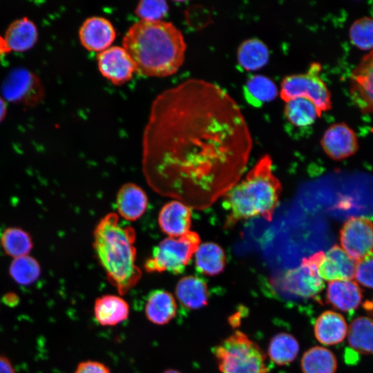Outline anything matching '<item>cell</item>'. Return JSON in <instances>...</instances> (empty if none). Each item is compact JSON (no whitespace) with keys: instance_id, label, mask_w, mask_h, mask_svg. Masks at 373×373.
<instances>
[{"instance_id":"obj_35","label":"cell","mask_w":373,"mask_h":373,"mask_svg":"<svg viewBox=\"0 0 373 373\" xmlns=\"http://www.w3.org/2000/svg\"><path fill=\"white\" fill-rule=\"evenodd\" d=\"M354 278L362 285L373 288V254L356 261Z\"/></svg>"},{"instance_id":"obj_29","label":"cell","mask_w":373,"mask_h":373,"mask_svg":"<svg viewBox=\"0 0 373 373\" xmlns=\"http://www.w3.org/2000/svg\"><path fill=\"white\" fill-rule=\"evenodd\" d=\"M299 352V344L291 334L280 332L270 340L268 355L271 361L278 365H285L294 361Z\"/></svg>"},{"instance_id":"obj_34","label":"cell","mask_w":373,"mask_h":373,"mask_svg":"<svg viewBox=\"0 0 373 373\" xmlns=\"http://www.w3.org/2000/svg\"><path fill=\"white\" fill-rule=\"evenodd\" d=\"M168 5L164 1H142L135 10L140 19L148 21H159L168 12Z\"/></svg>"},{"instance_id":"obj_40","label":"cell","mask_w":373,"mask_h":373,"mask_svg":"<svg viewBox=\"0 0 373 373\" xmlns=\"http://www.w3.org/2000/svg\"><path fill=\"white\" fill-rule=\"evenodd\" d=\"M9 50L8 48L6 46V44L3 39V38L0 37V57L8 52Z\"/></svg>"},{"instance_id":"obj_38","label":"cell","mask_w":373,"mask_h":373,"mask_svg":"<svg viewBox=\"0 0 373 373\" xmlns=\"http://www.w3.org/2000/svg\"><path fill=\"white\" fill-rule=\"evenodd\" d=\"M3 300L5 305L10 307H14L19 303V298L15 293H8L5 294L3 298Z\"/></svg>"},{"instance_id":"obj_2","label":"cell","mask_w":373,"mask_h":373,"mask_svg":"<svg viewBox=\"0 0 373 373\" xmlns=\"http://www.w3.org/2000/svg\"><path fill=\"white\" fill-rule=\"evenodd\" d=\"M122 47L135 73L146 77H167L182 65L186 45L182 32L172 23L140 19L125 34Z\"/></svg>"},{"instance_id":"obj_6","label":"cell","mask_w":373,"mask_h":373,"mask_svg":"<svg viewBox=\"0 0 373 373\" xmlns=\"http://www.w3.org/2000/svg\"><path fill=\"white\" fill-rule=\"evenodd\" d=\"M200 245V238L195 231H189L178 238L167 237L154 247L151 256L144 263V269L149 273L181 274Z\"/></svg>"},{"instance_id":"obj_26","label":"cell","mask_w":373,"mask_h":373,"mask_svg":"<svg viewBox=\"0 0 373 373\" xmlns=\"http://www.w3.org/2000/svg\"><path fill=\"white\" fill-rule=\"evenodd\" d=\"M244 97L248 104L260 107L263 104L274 100L278 94L274 82L263 75H253L243 86Z\"/></svg>"},{"instance_id":"obj_17","label":"cell","mask_w":373,"mask_h":373,"mask_svg":"<svg viewBox=\"0 0 373 373\" xmlns=\"http://www.w3.org/2000/svg\"><path fill=\"white\" fill-rule=\"evenodd\" d=\"M175 298L185 309H199L208 304L209 294L206 282L195 276L181 278L175 287Z\"/></svg>"},{"instance_id":"obj_16","label":"cell","mask_w":373,"mask_h":373,"mask_svg":"<svg viewBox=\"0 0 373 373\" xmlns=\"http://www.w3.org/2000/svg\"><path fill=\"white\" fill-rule=\"evenodd\" d=\"M158 224L168 237H180L190 231L191 209L180 201L171 200L161 208Z\"/></svg>"},{"instance_id":"obj_24","label":"cell","mask_w":373,"mask_h":373,"mask_svg":"<svg viewBox=\"0 0 373 373\" xmlns=\"http://www.w3.org/2000/svg\"><path fill=\"white\" fill-rule=\"evenodd\" d=\"M269 56L268 46L258 38L244 40L237 50L238 65L247 71L260 69L267 64Z\"/></svg>"},{"instance_id":"obj_9","label":"cell","mask_w":373,"mask_h":373,"mask_svg":"<svg viewBox=\"0 0 373 373\" xmlns=\"http://www.w3.org/2000/svg\"><path fill=\"white\" fill-rule=\"evenodd\" d=\"M3 98L8 102L34 105L43 97L39 78L23 68L11 70L1 84Z\"/></svg>"},{"instance_id":"obj_12","label":"cell","mask_w":373,"mask_h":373,"mask_svg":"<svg viewBox=\"0 0 373 373\" xmlns=\"http://www.w3.org/2000/svg\"><path fill=\"white\" fill-rule=\"evenodd\" d=\"M321 145L325 154L334 160H341L354 155L358 149L354 131L345 122L330 125L325 131Z\"/></svg>"},{"instance_id":"obj_8","label":"cell","mask_w":373,"mask_h":373,"mask_svg":"<svg viewBox=\"0 0 373 373\" xmlns=\"http://www.w3.org/2000/svg\"><path fill=\"white\" fill-rule=\"evenodd\" d=\"M323 254L318 251L304 258L300 265L287 270L282 277L283 290L305 298L315 297L323 289L324 281L318 272V265Z\"/></svg>"},{"instance_id":"obj_22","label":"cell","mask_w":373,"mask_h":373,"mask_svg":"<svg viewBox=\"0 0 373 373\" xmlns=\"http://www.w3.org/2000/svg\"><path fill=\"white\" fill-rule=\"evenodd\" d=\"M314 332L321 343L332 345L343 341L347 332V326L340 314L325 311L316 318Z\"/></svg>"},{"instance_id":"obj_31","label":"cell","mask_w":373,"mask_h":373,"mask_svg":"<svg viewBox=\"0 0 373 373\" xmlns=\"http://www.w3.org/2000/svg\"><path fill=\"white\" fill-rule=\"evenodd\" d=\"M0 244L5 254L14 258L28 256L33 246L29 233L17 227L6 229L1 235Z\"/></svg>"},{"instance_id":"obj_14","label":"cell","mask_w":373,"mask_h":373,"mask_svg":"<svg viewBox=\"0 0 373 373\" xmlns=\"http://www.w3.org/2000/svg\"><path fill=\"white\" fill-rule=\"evenodd\" d=\"M356 261L338 245L324 253L318 265V272L327 281L352 280L354 278Z\"/></svg>"},{"instance_id":"obj_18","label":"cell","mask_w":373,"mask_h":373,"mask_svg":"<svg viewBox=\"0 0 373 373\" xmlns=\"http://www.w3.org/2000/svg\"><path fill=\"white\" fill-rule=\"evenodd\" d=\"M148 197L145 191L134 183H126L117 192L116 207L119 215L128 221H135L146 211Z\"/></svg>"},{"instance_id":"obj_42","label":"cell","mask_w":373,"mask_h":373,"mask_svg":"<svg viewBox=\"0 0 373 373\" xmlns=\"http://www.w3.org/2000/svg\"><path fill=\"white\" fill-rule=\"evenodd\" d=\"M162 373H181L180 371L173 370V369H169L163 372Z\"/></svg>"},{"instance_id":"obj_21","label":"cell","mask_w":373,"mask_h":373,"mask_svg":"<svg viewBox=\"0 0 373 373\" xmlns=\"http://www.w3.org/2000/svg\"><path fill=\"white\" fill-rule=\"evenodd\" d=\"M326 299L334 308L352 312L361 304L362 292L354 281H330L327 287Z\"/></svg>"},{"instance_id":"obj_23","label":"cell","mask_w":373,"mask_h":373,"mask_svg":"<svg viewBox=\"0 0 373 373\" xmlns=\"http://www.w3.org/2000/svg\"><path fill=\"white\" fill-rule=\"evenodd\" d=\"M38 32L35 23L26 17L13 21L8 28L3 39L9 50L23 52L36 43Z\"/></svg>"},{"instance_id":"obj_41","label":"cell","mask_w":373,"mask_h":373,"mask_svg":"<svg viewBox=\"0 0 373 373\" xmlns=\"http://www.w3.org/2000/svg\"><path fill=\"white\" fill-rule=\"evenodd\" d=\"M363 307L365 309L373 316V300L372 301H366Z\"/></svg>"},{"instance_id":"obj_25","label":"cell","mask_w":373,"mask_h":373,"mask_svg":"<svg viewBox=\"0 0 373 373\" xmlns=\"http://www.w3.org/2000/svg\"><path fill=\"white\" fill-rule=\"evenodd\" d=\"M194 255L195 267L202 274L216 276L221 273L225 267V253L216 243H200Z\"/></svg>"},{"instance_id":"obj_10","label":"cell","mask_w":373,"mask_h":373,"mask_svg":"<svg viewBox=\"0 0 373 373\" xmlns=\"http://www.w3.org/2000/svg\"><path fill=\"white\" fill-rule=\"evenodd\" d=\"M343 249L353 260L358 261L373 254V224L364 218L352 217L340 231Z\"/></svg>"},{"instance_id":"obj_32","label":"cell","mask_w":373,"mask_h":373,"mask_svg":"<svg viewBox=\"0 0 373 373\" xmlns=\"http://www.w3.org/2000/svg\"><path fill=\"white\" fill-rule=\"evenodd\" d=\"M9 272L11 278L19 285H30L37 280L41 267L34 258L25 256L15 258L10 264Z\"/></svg>"},{"instance_id":"obj_20","label":"cell","mask_w":373,"mask_h":373,"mask_svg":"<svg viewBox=\"0 0 373 373\" xmlns=\"http://www.w3.org/2000/svg\"><path fill=\"white\" fill-rule=\"evenodd\" d=\"M176 298L169 291L156 289L151 291L145 303L144 314L146 318L157 325L168 324L176 316Z\"/></svg>"},{"instance_id":"obj_30","label":"cell","mask_w":373,"mask_h":373,"mask_svg":"<svg viewBox=\"0 0 373 373\" xmlns=\"http://www.w3.org/2000/svg\"><path fill=\"white\" fill-rule=\"evenodd\" d=\"M348 343L360 354H373V320L364 316L354 319L348 329Z\"/></svg>"},{"instance_id":"obj_7","label":"cell","mask_w":373,"mask_h":373,"mask_svg":"<svg viewBox=\"0 0 373 373\" xmlns=\"http://www.w3.org/2000/svg\"><path fill=\"white\" fill-rule=\"evenodd\" d=\"M321 69L320 63L312 62L306 73L284 77L279 92L282 99L286 102L303 97L312 101L321 113L329 110L332 108L331 93L320 76Z\"/></svg>"},{"instance_id":"obj_37","label":"cell","mask_w":373,"mask_h":373,"mask_svg":"<svg viewBox=\"0 0 373 373\" xmlns=\"http://www.w3.org/2000/svg\"><path fill=\"white\" fill-rule=\"evenodd\" d=\"M0 373H17L10 360L1 354H0Z\"/></svg>"},{"instance_id":"obj_39","label":"cell","mask_w":373,"mask_h":373,"mask_svg":"<svg viewBox=\"0 0 373 373\" xmlns=\"http://www.w3.org/2000/svg\"><path fill=\"white\" fill-rule=\"evenodd\" d=\"M7 106L5 99L0 96V122H1L6 116Z\"/></svg>"},{"instance_id":"obj_27","label":"cell","mask_w":373,"mask_h":373,"mask_svg":"<svg viewBox=\"0 0 373 373\" xmlns=\"http://www.w3.org/2000/svg\"><path fill=\"white\" fill-rule=\"evenodd\" d=\"M284 114L287 121L296 127H307L312 124L321 113L310 100L298 97L286 102Z\"/></svg>"},{"instance_id":"obj_13","label":"cell","mask_w":373,"mask_h":373,"mask_svg":"<svg viewBox=\"0 0 373 373\" xmlns=\"http://www.w3.org/2000/svg\"><path fill=\"white\" fill-rule=\"evenodd\" d=\"M102 75L115 85L128 82L135 72L133 63L123 47L110 46L97 55Z\"/></svg>"},{"instance_id":"obj_5","label":"cell","mask_w":373,"mask_h":373,"mask_svg":"<svg viewBox=\"0 0 373 373\" xmlns=\"http://www.w3.org/2000/svg\"><path fill=\"white\" fill-rule=\"evenodd\" d=\"M221 373H267L266 356L256 343L236 331L214 348Z\"/></svg>"},{"instance_id":"obj_1","label":"cell","mask_w":373,"mask_h":373,"mask_svg":"<svg viewBox=\"0 0 373 373\" xmlns=\"http://www.w3.org/2000/svg\"><path fill=\"white\" fill-rule=\"evenodd\" d=\"M142 146L148 185L204 210L239 181L252 139L235 100L218 85L192 78L155 98Z\"/></svg>"},{"instance_id":"obj_36","label":"cell","mask_w":373,"mask_h":373,"mask_svg":"<svg viewBox=\"0 0 373 373\" xmlns=\"http://www.w3.org/2000/svg\"><path fill=\"white\" fill-rule=\"evenodd\" d=\"M74 373H111L110 369L104 363L92 360L80 362Z\"/></svg>"},{"instance_id":"obj_28","label":"cell","mask_w":373,"mask_h":373,"mask_svg":"<svg viewBox=\"0 0 373 373\" xmlns=\"http://www.w3.org/2000/svg\"><path fill=\"white\" fill-rule=\"evenodd\" d=\"M303 373H335L337 368L336 356L332 351L321 346L307 350L301 358Z\"/></svg>"},{"instance_id":"obj_11","label":"cell","mask_w":373,"mask_h":373,"mask_svg":"<svg viewBox=\"0 0 373 373\" xmlns=\"http://www.w3.org/2000/svg\"><path fill=\"white\" fill-rule=\"evenodd\" d=\"M350 95L361 111L373 115V50L361 59L352 72Z\"/></svg>"},{"instance_id":"obj_3","label":"cell","mask_w":373,"mask_h":373,"mask_svg":"<svg viewBox=\"0 0 373 373\" xmlns=\"http://www.w3.org/2000/svg\"><path fill=\"white\" fill-rule=\"evenodd\" d=\"M136 233L131 226L119 223L111 212L99 221L93 231V247L109 283L120 295L135 287L142 277L136 265Z\"/></svg>"},{"instance_id":"obj_33","label":"cell","mask_w":373,"mask_h":373,"mask_svg":"<svg viewBox=\"0 0 373 373\" xmlns=\"http://www.w3.org/2000/svg\"><path fill=\"white\" fill-rule=\"evenodd\" d=\"M349 35L354 45L361 50H373V18L362 17L351 25Z\"/></svg>"},{"instance_id":"obj_4","label":"cell","mask_w":373,"mask_h":373,"mask_svg":"<svg viewBox=\"0 0 373 373\" xmlns=\"http://www.w3.org/2000/svg\"><path fill=\"white\" fill-rule=\"evenodd\" d=\"M271 168L270 156L263 155L245 178L222 196V207L227 213L225 227L257 216L271 221L282 190Z\"/></svg>"},{"instance_id":"obj_19","label":"cell","mask_w":373,"mask_h":373,"mask_svg":"<svg viewBox=\"0 0 373 373\" xmlns=\"http://www.w3.org/2000/svg\"><path fill=\"white\" fill-rule=\"evenodd\" d=\"M94 316L102 326H115L129 316L128 303L121 296L104 294L97 298L94 303Z\"/></svg>"},{"instance_id":"obj_15","label":"cell","mask_w":373,"mask_h":373,"mask_svg":"<svg viewBox=\"0 0 373 373\" xmlns=\"http://www.w3.org/2000/svg\"><path fill=\"white\" fill-rule=\"evenodd\" d=\"M115 34L110 21L98 16L87 18L79 31L82 46L88 50L99 52L111 46L115 40Z\"/></svg>"}]
</instances>
